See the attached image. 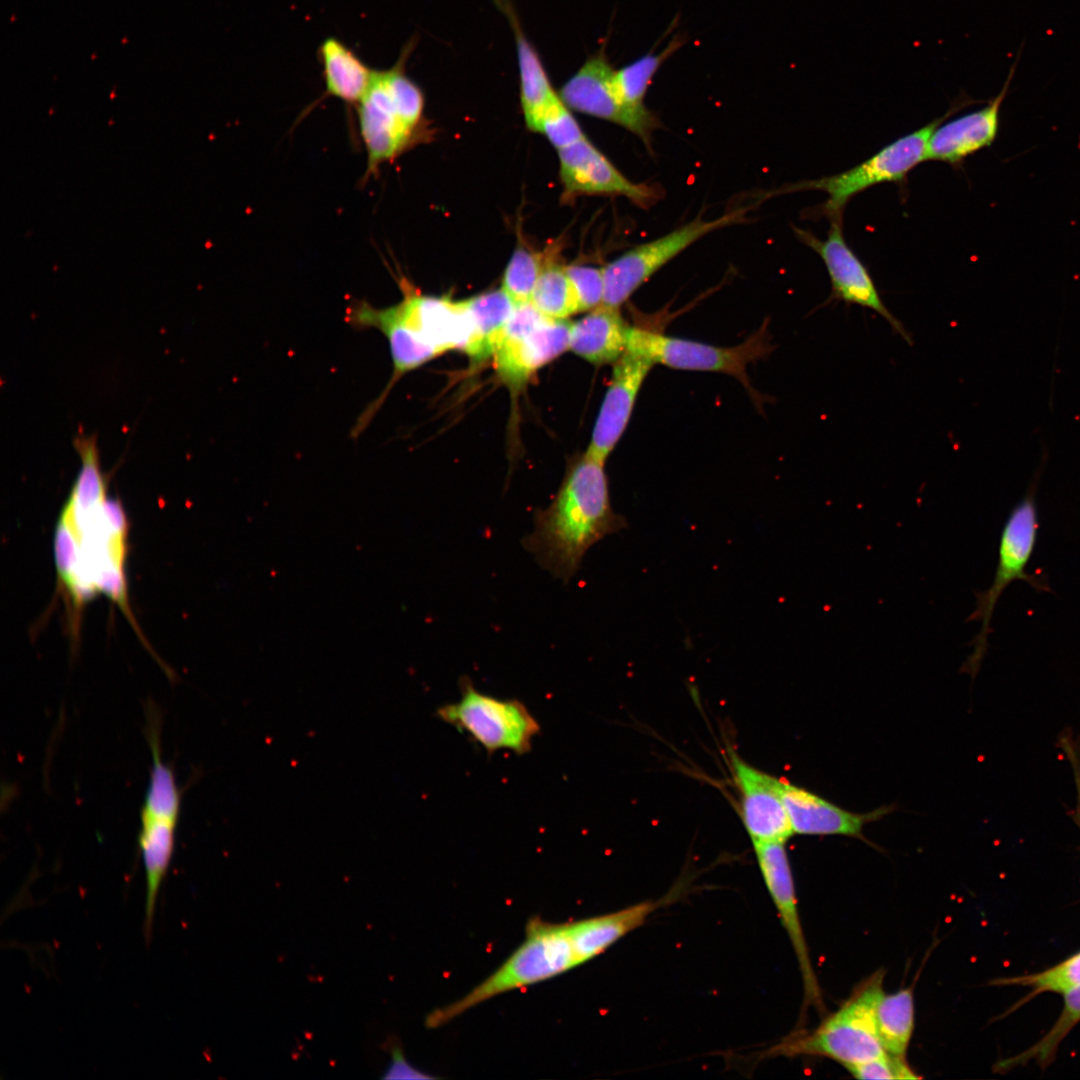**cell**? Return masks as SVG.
<instances>
[{
	"mask_svg": "<svg viewBox=\"0 0 1080 1080\" xmlns=\"http://www.w3.org/2000/svg\"><path fill=\"white\" fill-rule=\"evenodd\" d=\"M75 447L81 468L58 519L54 554L56 570L73 608L103 593L115 602L137 629L128 603L125 560L127 520L106 494L96 441L79 437Z\"/></svg>",
	"mask_w": 1080,
	"mask_h": 1080,
	"instance_id": "1",
	"label": "cell"
},
{
	"mask_svg": "<svg viewBox=\"0 0 1080 1080\" xmlns=\"http://www.w3.org/2000/svg\"><path fill=\"white\" fill-rule=\"evenodd\" d=\"M604 464L586 453L574 462L549 506L534 512V530L523 539L541 567L564 583L589 548L627 526L612 508Z\"/></svg>",
	"mask_w": 1080,
	"mask_h": 1080,
	"instance_id": "2",
	"label": "cell"
},
{
	"mask_svg": "<svg viewBox=\"0 0 1080 1080\" xmlns=\"http://www.w3.org/2000/svg\"><path fill=\"white\" fill-rule=\"evenodd\" d=\"M402 300L384 308L354 300L346 321L359 330L375 329L387 339L391 354L409 364H425L449 350L464 352L474 336L472 315L465 300L421 294L399 279Z\"/></svg>",
	"mask_w": 1080,
	"mask_h": 1080,
	"instance_id": "3",
	"label": "cell"
},
{
	"mask_svg": "<svg viewBox=\"0 0 1080 1080\" xmlns=\"http://www.w3.org/2000/svg\"><path fill=\"white\" fill-rule=\"evenodd\" d=\"M525 940L492 974L462 998L432 1010L425 1019L430 1029L441 1027L475 1006L500 994L528 987L577 967L565 923L530 918Z\"/></svg>",
	"mask_w": 1080,
	"mask_h": 1080,
	"instance_id": "4",
	"label": "cell"
},
{
	"mask_svg": "<svg viewBox=\"0 0 1080 1080\" xmlns=\"http://www.w3.org/2000/svg\"><path fill=\"white\" fill-rule=\"evenodd\" d=\"M883 991V973L878 971L817 1028L789 1035L766 1056H821L849 1067L884 1054L875 1021L876 1003Z\"/></svg>",
	"mask_w": 1080,
	"mask_h": 1080,
	"instance_id": "5",
	"label": "cell"
},
{
	"mask_svg": "<svg viewBox=\"0 0 1080 1080\" xmlns=\"http://www.w3.org/2000/svg\"><path fill=\"white\" fill-rule=\"evenodd\" d=\"M1037 472L1025 496L1014 506L1003 527L998 564L990 587L975 594L976 606L967 621H980L982 627L971 642L974 649L963 670L975 676L987 651L990 623L995 606L1003 591L1014 581L1027 582L1037 591H1050L1045 577L1026 571L1032 557L1038 532L1036 505Z\"/></svg>",
	"mask_w": 1080,
	"mask_h": 1080,
	"instance_id": "6",
	"label": "cell"
},
{
	"mask_svg": "<svg viewBox=\"0 0 1080 1080\" xmlns=\"http://www.w3.org/2000/svg\"><path fill=\"white\" fill-rule=\"evenodd\" d=\"M969 105V100L955 103L944 115L932 120L920 129L898 138L875 155L860 164L838 174L782 186L765 194H778L804 190L826 192L828 198L817 211L830 220L841 219L846 204L852 197L877 184L902 181L919 163L925 160L927 142L932 132L948 117Z\"/></svg>",
	"mask_w": 1080,
	"mask_h": 1080,
	"instance_id": "7",
	"label": "cell"
},
{
	"mask_svg": "<svg viewBox=\"0 0 1080 1080\" xmlns=\"http://www.w3.org/2000/svg\"><path fill=\"white\" fill-rule=\"evenodd\" d=\"M459 684V700L440 706L435 712L439 720L468 735L489 755L499 750L530 752L541 727L523 702L483 693L468 677Z\"/></svg>",
	"mask_w": 1080,
	"mask_h": 1080,
	"instance_id": "8",
	"label": "cell"
},
{
	"mask_svg": "<svg viewBox=\"0 0 1080 1080\" xmlns=\"http://www.w3.org/2000/svg\"><path fill=\"white\" fill-rule=\"evenodd\" d=\"M774 346L768 331V321L743 343L715 346L690 339L662 334L656 330L631 326L627 350L634 351L654 364L688 371L718 372L736 378L754 401L761 397L753 389L747 374L749 364L765 358Z\"/></svg>",
	"mask_w": 1080,
	"mask_h": 1080,
	"instance_id": "9",
	"label": "cell"
},
{
	"mask_svg": "<svg viewBox=\"0 0 1080 1080\" xmlns=\"http://www.w3.org/2000/svg\"><path fill=\"white\" fill-rule=\"evenodd\" d=\"M571 325L567 319L543 315L531 302L516 304L493 354L502 381L519 389L539 368L569 349Z\"/></svg>",
	"mask_w": 1080,
	"mask_h": 1080,
	"instance_id": "10",
	"label": "cell"
},
{
	"mask_svg": "<svg viewBox=\"0 0 1080 1080\" xmlns=\"http://www.w3.org/2000/svg\"><path fill=\"white\" fill-rule=\"evenodd\" d=\"M745 210H734L713 220L694 219L673 231L639 244L603 267L602 305L620 308L629 297L670 260L708 233L744 220Z\"/></svg>",
	"mask_w": 1080,
	"mask_h": 1080,
	"instance_id": "11",
	"label": "cell"
},
{
	"mask_svg": "<svg viewBox=\"0 0 1080 1080\" xmlns=\"http://www.w3.org/2000/svg\"><path fill=\"white\" fill-rule=\"evenodd\" d=\"M615 70L604 43L562 86L559 96L569 108L613 122L648 145L658 120L647 107L633 108L623 102L616 88Z\"/></svg>",
	"mask_w": 1080,
	"mask_h": 1080,
	"instance_id": "12",
	"label": "cell"
},
{
	"mask_svg": "<svg viewBox=\"0 0 1080 1080\" xmlns=\"http://www.w3.org/2000/svg\"><path fill=\"white\" fill-rule=\"evenodd\" d=\"M797 238L814 250L823 260L831 283V295L826 303L840 301L871 309L883 317L908 344L912 337L904 325L883 302L864 263L845 241L841 219L831 220L825 240L807 230L794 227Z\"/></svg>",
	"mask_w": 1080,
	"mask_h": 1080,
	"instance_id": "13",
	"label": "cell"
},
{
	"mask_svg": "<svg viewBox=\"0 0 1080 1080\" xmlns=\"http://www.w3.org/2000/svg\"><path fill=\"white\" fill-rule=\"evenodd\" d=\"M360 135L367 154L364 180L404 152L416 130L394 98L384 70H375L371 84L356 106Z\"/></svg>",
	"mask_w": 1080,
	"mask_h": 1080,
	"instance_id": "14",
	"label": "cell"
},
{
	"mask_svg": "<svg viewBox=\"0 0 1080 1080\" xmlns=\"http://www.w3.org/2000/svg\"><path fill=\"white\" fill-rule=\"evenodd\" d=\"M785 842L755 843L757 863L798 961L807 1005L823 1009V998L814 972L797 908L793 875Z\"/></svg>",
	"mask_w": 1080,
	"mask_h": 1080,
	"instance_id": "15",
	"label": "cell"
},
{
	"mask_svg": "<svg viewBox=\"0 0 1080 1080\" xmlns=\"http://www.w3.org/2000/svg\"><path fill=\"white\" fill-rule=\"evenodd\" d=\"M558 152L560 179L567 197L623 196L642 207L657 199L654 187L629 180L587 138Z\"/></svg>",
	"mask_w": 1080,
	"mask_h": 1080,
	"instance_id": "16",
	"label": "cell"
},
{
	"mask_svg": "<svg viewBox=\"0 0 1080 1080\" xmlns=\"http://www.w3.org/2000/svg\"><path fill=\"white\" fill-rule=\"evenodd\" d=\"M654 365L631 350L613 364L611 380L585 452L587 455L605 463L625 432L641 387Z\"/></svg>",
	"mask_w": 1080,
	"mask_h": 1080,
	"instance_id": "17",
	"label": "cell"
},
{
	"mask_svg": "<svg viewBox=\"0 0 1080 1080\" xmlns=\"http://www.w3.org/2000/svg\"><path fill=\"white\" fill-rule=\"evenodd\" d=\"M730 762L742 821L752 843L785 842L794 833L782 798V780L755 768L735 753H731Z\"/></svg>",
	"mask_w": 1080,
	"mask_h": 1080,
	"instance_id": "18",
	"label": "cell"
},
{
	"mask_svg": "<svg viewBox=\"0 0 1080 1080\" xmlns=\"http://www.w3.org/2000/svg\"><path fill=\"white\" fill-rule=\"evenodd\" d=\"M1016 65L1001 91L976 111L939 125L928 139L925 160L959 165L968 156L990 146L1000 127V108L1008 92Z\"/></svg>",
	"mask_w": 1080,
	"mask_h": 1080,
	"instance_id": "19",
	"label": "cell"
},
{
	"mask_svg": "<svg viewBox=\"0 0 1080 1080\" xmlns=\"http://www.w3.org/2000/svg\"><path fill=\"white\" fill-rule=\"evenodd\" d=\"M781 790L792 831L800 835H840L865 840L864 826L890 811L889 807H881L854 813L786 781H782Z\"/></svg>",
	"mask_w": 1080,
	"mask_h": 1080,
	"instance_id": "20",
	"label": "cell"
},
{
	"mask_svg": "<svg viewBox=\"0 0 1080 1080\" xmlns=\"http://www.w3.org/2000/svg\"><path fill=\"white\" fill-rule=\"evenodd\" d=\"M659 904L657 901L641 902L615 912L565 923L576 965L595 958L640 927Z\"/></svg>",
	"mask_w": 1080,
	"mask_h": 1080,
	"instance_id": "21",
	"label": "cell"
},
{
	"mask_svg": "<svg viewBox=\"0 0 1080 1080\" xmlns=\"http://www.w3.org/2000/svg\"><path fill=\"white\" fill-rule=\"evenodd\" d=\"M630 328L620 308L601 304L572 323L569 349L591 364H614L627 351Z\"/></svg>",
	"mask_w": 1080,
	"mask_h": 1080,
	"instance_id": "22",
	"label": "cell"
},
{
	"mask_svg": "<svg viewBox=\"0 0 1080 1080\" xmlns=\"http://www.w3.org/2000/svg\"><path fill=\"white\" fill-rule=\"evenodd\" d=\"M139 849L146 876L145 938L149 939L161 884L167 874L174 848L178 818L141 810Z\"/></svg>",
	"mask_w": 1080,
	"mask_h": 1080,
	"instance_id": "23",
	"label": "cell"
},
{
	"mask_svg": "<svg viewBox=\"0 0 1080 1080\" xmlns=\"http://www.w3.org/2000/svg\"><path fill=\"white\" fill-rule=\"evenodd\" d=\"M318 58L322 66L326 96L356 107L368 90L375 70L336 37H328L322 41L318 48Z\"/></svg>",
	"mask_w": 1080,
	"mask_h": 1080,
	"instance_id": "24",
	"label": "cell"
},
{
	"mask_svg": "<svg viewBox=\"0 0 1080 1080\" xmlns=\"http://www.w3.org/2000/svg\"><path fill=\"white\" fill-rule=\"evenodd\" d=\"M512 26L516 42L520 75V100L527 127L532 128L545 108L559 95L547 75L543 63L507 0H497Z\"/></svg>",
	"mask_w": 1080,
	"mask_h": 1080,
	"instance_id": "25",
	"label": "cell"
},
{
	"mask_svg": "<svg viewBox=\"0 0 1080 1080\" xmlns=\"http://www.w3.org/2000/svg\"><path fill=\"white\" fill-rule=\"evenodd\" d=\"M465 303L474 323V336L465 353L480 363L493 356L516 304L502 288L465 299Z\"/></svg>",
	"mask_w": 1080,
	"mask_h": 1080,
	"instance_id": "26",
	"label": "cell"
},
{
	"mask_svg": "<svg viewBox=\"0 0 1080 1080\" xmlns=\"http://www.w3.org/2000/svg\"><path fill=\"white\" fill-rule=\"evenodd\" d=\"M914 997L911 987L880 994L875 1007L877 1033L885 1052L905 1056L914 1030Z\"/></svg>",
	"mask_w": 1080,
	"mask_h": 1080,
	"instance_id": "27",
	"label": "cell"
},
{
	"mask_svg": "<svg viewBox=\"0 0 1080 1080\" xmlns=\"http://www.w3.org/2000/svg\"><path fill=\"white\" fill-rule=\"evenodd\" d=\"M686 42L681 34H675L661 51L652 48L632 62L615 70L617 91L623 102L633 108H644V98L654 76L661 66Z\"/></svg>",
	"mask_w": 1080,
	"mask_h": 1080,
	"instance_id": "28",
	"label": "cell"
},
{
	"mask_svg": "<svg viewBox=\"0 0 1080 1080\" xmlns=\"http://www.w3.org/2000/svg\"><path fill=\"white\" fill-rule=\"evenodd\" d=\"M530 302L539 312L552 319H567L580 312L578 297L565 266L557 263L552 256H547Z\"/></svg>",
	"mask_w": 1080,
	"mask_h": 1080,
	"instance_id": "29",
	"label": "cell"
},
{
	"mask_svg": "<svg viewBox=\"0 0 1080 1080\" xmlns=\"http://www.w3.org/2000/svg\"><path fill=\"white\" fill-rule=\"evenodd\" d=\"M1063 995V1009L1049 1031L1030 1048L1016 1056L1003 1060L999 1064V1070H1010L1026 1065L1031 1061L1040 1066H1046L1054 1059L1061 1042L1080 1022V986L1065 992Z\"/></svg>",
	"mask_w": 1080,
	"mask_h": 1080,
	"instance_id": "30",
	"label": "cell"
},
{
	"mask_svg": "<svg viewBox=\"0 0 1080 1080\" xmlns=\"http://www.w3.org/2000/svg\"><path fill=\"white\" fill-rule=\"evenodd\" d=\"M547 256L520 244L505 269L502 289L515 304L530 302Z\"/></svg>",
	"mask_w": 1080,
	"mask_h": 1080,
	"instance_id": "31",
	"label": "cell"
},
{
	"mask_svg": "<svg viewBox=\"0 0 1080 1080\" xmlns=\"http://www.w3.org/2000/svg\"><path fill=\"white\" fill-rule=\"evenodd\" d=\"M995 983L1029 987L1032 990L1031 996L1044 992L1064 994L1080 986V952L1041 972L1003 978Z\"/></svg>",
	"mask_w": 1080,
	"mask_h": 1080,
	"instance_id": "32",
	"label": "cell"
},
{
	"mask_svg": "<svg viewBox=\"0 0 1080 1080\" xmlns=\"http://www.w3.org/2000/svg\"><path fill=\"white\" fill-rule=\"evenodd\" d=\"M568 108L558 95L545 108L531 128V130L544 134L558 150L586 138Z\"/></svg>",
	"mask_w": 1080,
	"mask_h": 1080,
	"instance_id": "33",
	"label": "cell"
},
{
	"mask_svg": "<svg viewBox=\"0 0 1080 1080\" xmlns=\"http://www.w3.org/2000/svg\"><path fill=\"white\" fill-rule=\"evenodd\" d=\"M857 1079L863 1080H914L920 1076L909 1066L905 1056L887 1052L866 1062L846 1067Z\"/></svg>",
	"mask_w": 1080,
	"mask_h": 1080,
	"instance_id": "34",
	"label": "cell"
},
{
	"mask_svg": "<svg viewBox=\"0 0 1080 1080\" xmlns=\"http://www.w3.org/2000/svg\"><path fill=\"white\" fill-rule=\"evenodd\" d=\"M565 270L578 297L580 312L590 311L602 304L604 296L603 267L569 265L565 266Z\"/></svg>",
	"mask_w": 1080,
	"mask_h": 1080,
	"instance_id": "35",
	"label": "cell"
},
{
	"mask_svg": "<svg viewBox=\"0 0 1080 1080\" xmlns=\"http://www.w3.org/2000/svg\"><path fill=\"white\" fill-rule=\"evenodd\" d=\"M392 1062L386 1073L382 1076L383 1079H419V1078H431L430 1075H426L412 1067L405 1059L402 1050L398 1046L391 1047Z\"/></svg>",
	"mask_w": 1080,
	"mask_h": 1080,
	"instance_id": "36",
	"label": "cell"
},
{
	"mask_svg": "<svg viewBox=\"0 0 1080 1080\" xmlns=\"http://www.w3.org/2000/svg\"><path fill=\"white\" fill-rule=\"evenodd\" d=\"M1064 750L1070 760L1074 772L1075 786H1076V807L1072 814L1073 819L1077 826L1080 828V760L1077 751L1069 741H1064Z\"/></svg>",
	"mask_w": 1080,
	"mask_h": 1080,
	"instance_id": "37",
	"label": "cell"
}]
</instances>
